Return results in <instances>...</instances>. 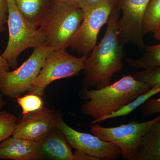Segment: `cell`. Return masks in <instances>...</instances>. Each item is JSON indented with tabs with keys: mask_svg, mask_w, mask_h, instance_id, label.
<instances>
[{
	"mask_svg": "<svg viewBox=\"0 0 160 160\" xmlns=\"http://www.w3.org/2000/svg\"><path fill=\"white\" fill-rule=\"evenodd\" d=\"M19 11L26 19L39 26L54 0H14Z\"/></svg>",
	"mask_w": 160,
	"mask_h": 160,
	"instance_id": "obj_15",
	"label": "cell"
},
{
	"mask_svg": "<svg viewBox=\"0 0 160 160\" xmlns=\"http://www.w3.org/2000/svg\"><path fill=\"white\" fill-rule=\"evenodd\" d=\"M118 5V0H104L84 12L82 24L69 47L80 55L88 57L96 46L100 29L107 23Z\"/></svg>",
	"mask_w": 160,
	"mask_h": 160,
	"instance_id": "obj_8",
	"label": "cell"
},
{
	"mask_svg": "<svg viewBox=\"0 0 160 160\" xmlns=\"http://www.w3.org/2000/svg\"><path fill=\"white\" fill-rule=\"evenodd\" d=\"M103 1L104 0H78L77 3L83 12H85L95 7Z\"/></svg>",
	"mask_w": 160,
	"mask_h": 160,
	"instance_id": "obj_24",
	"label": "cell"
},
{
	"mask_svg": "<svg viewBox=\"0 0 160 160\" xmlns=\"http://www.w3.org/2000/svg\"><path fill=\"white\" fill-rule=\"evenodd\" d=\"M17 120L14 114L0 110V143L12 136Z\"/></svg>",
	"mask_w": 160,
	"mask_h": 160,
	"instance_id": "obj_19",
	"label": "cell"
},
{
	"mask_svg": "<svg viewBox=\"0 0 160 160\" xmlns=\"http://www.w3.org/2000/svg\"><path fill=\"white\" fill-rule=\"evenodd\" d=\"M54 129L38 142L40 158L45 157L53 160H75L74 153L66 138L61 131L58 132L53 130Z\"/></svg>",
	"mask_w": 160,
	"mask_h": 160,
	"instance_id": "obj_13",
	"label": "cell"
},
{
	"mask_svg": "<svg viewBox=\"0 0 160 160\" xmlns=\"http://www.w3.org/2000/svg\"><path fill=\"white\" fill-rule=\"evenodd\" d=\"M59 1H63V2H73L77 3L78 0H59Z\"/></svg>",
	"mask_w": 160,
	"mask_h": 160,
	"instance_id": "obj_29",
	"label": "cell"
},
{
	"mask_svg": "<svg viewBox=\"0 0 160 160\" xmlns=\"http://www.w3.org/2000/svg\"><path fill=\"white\" fill-rule=\"evenodd\" d=\"M58 117L54 110L44 107L23 115L17 122L12 136L38 142L56 128Z\"/></svg>",
	"mask_w": 160,
	"mask_h": 160,
	"instance_id": "obj_11",
	"label": "cell"
},
{
	"mask_svg": "<svg viewBox=\"0 0 160 160\" xmlns=\"http://www.w3.org/2000/svg\"><path fill=\"white\" fill-rule=\"evenodd\" d=\"M10 66L8 62L0 55V75L4 71H9Z\"/></svg>",
	"mask_w": 160,
	"mask_h": 160,
	"instance_id": "obj_26",
	"label": "cell"
},
{
	"mask_svg": "<svg viewBox=\"0 0 160 160\" xmlns=\"http://www.w3.org/2000/svg\"><path fill=\"white\" fill-rule=\"evenodd\" d=\"M6 102L3 99L2 96V94H0V109H2L3 106L6 105Z\"/></svg>",
	"mask_w": 160,
	"mask_h": 160,
	"instance_id": "obj_28",
	"label": "cell"
},
{
	"mask_svg": "<svg viewBox=\"0 0 160 160\" xmlns=\"http://www.w3.org/2000/svg\"><path fill=\"white\" fill-rule=\"evenodd\" d=\"M149 0H118V6L122 16L117 23L120 43L132 44L140 49H145L142 25L144 13Z\"/></svg>",
	"mask_w": 160,
	"mask_h": 160,
	"instance_id": "obj_10",
	"label": "cell"
},
{
	"mask_svg": "<svg viewBox=\"0 0 160 160\" xmlns=\"http://www.w3.org/2000/svg\"><path fill=\"white\" fill-rule=\"evenodd\" d=\"M160 118V114L152 119L143 122H131L116 127H102L98 123L92 124L90 131L100 139L116 145L121 156L131 160L139 146L142 139L155 122Z\"/></svg>",
	"mask_w": 160,
	"mask_h": 160,
	"instance_id": "obj_7",
	"label": "cell"
},
{
	"mask_svg": "<svg viewBox=\"0 0 160 160\" xmlns=\"http://www.w3.org/2000/svg\"><path fill=\"white\" fill-rule=\"evenodd\" d=\"M39 159L38 142L23 138L12 137L0 143V159Z\"/></svg>",
	"mask_w": 160,
	"mask_h": 160,
	"instance_id": "obj_12",
	"label": "cell"
},
{
	"mask_svg": "<svg viewBox=\"0 0 160 160\" xmlns=\"http://www.w3.org/2000/svg\"><path fill=\"white\" fill-rule=\"evenodd\" d=\"M142 56L138 59L128 58L126 62L135 69H148L160 67V44L146 46Z\"/></svg>",
	"mask_w": 160,
	"mask_h": 160,
	"instance_id": "obj_16",
	"label": "cell"
},
{
	"mask_svg": "<svg viewBox=\"0 0 160 160\" xmlns=\"http://www.w3.org/2000/svg\"><path fill=\"white\" fill-rule=\"evenodd\" d=\"M160 25V0H149L143 17L142 31L143 35L154 33Z\"/></svg>",
	"mask_w": 160,
	"mask_h": 160,
	"instance_id": "obj_18",
	"label": "cell"
},
{
	"mask_svg": "<svg viewBox=\"0 0 160 160\" xmlns=\"http://www.w3.org/2000/svg\"><path fill=\"white\" fill-rule=\"evenodd\" d=\"M57 128L66 138L70 146L98 160L118 159L121 153L118 147L113 143L100 139L94 135L80 132L66 124L59 116Z\"/></svg>",
	"mask_w": 160,
	"mask_h": 160,
	"instance_id": "obj_9",
	"label": "cell"
},
{
	"mask_svg": "<svg viewBox=\"0 0 160 160\" xmlns=\"http://www.w3.org/2000/svg\"><path fill=\"white\" fill-rule=\"evenodd\" d=\"M73 153L74 155L75 160H98L97 158L90 156L77 150Z\"/></svg>",
	"mask_w": 160,
	"mask_h": 160,
	"instance_id": "obj_25",
	"label": "cell"
},
{
	"mask_svg": "<svg viewBox=\"0 0 160 160\" xmlns=\"http://www.w3.org/2000/svg\"><path fill=\"white\" fill-rule=\"evenodd\" d=\"M83 18L84 12L77 3L54 0L39 28L46 36V45L53 50H66Z\"/></svg>",
	"mask_w": 160,
	"mask_h": 160,
	"instance_id": "obj_3",
	"label": "cell"
},
{
	"mask_svg": "<svg viewBox=\"0 0 160 160\" xmlns=\"http://www.w3.org/2000/svg\"><path fill=\"white\" fill-rule=\"evenodd\" d=\"M87 57L77 58L66 50H53L48 54L38 75L29 89V93L42 97L45 89L55 80L78 76L86 65Z\"/></svg>",
	"mask_w": 160,
	"mask_h": 160,
	"instance_id": "obj_6",
	"label": "cell"
},
{
	"mask_svg": "<svg viewBox=\"0 0 160 160\" xmlns=\"http://www.w3.org/2000/svg\"><path fill=\"white\" fill-rule=\"evenodd\" d=\"M120 11L117 5L109 17L104 37L87 58L83 70L84 88L106 87L111 84L113 76L123 69L125 52L124 45L119 40L117 28Z\"/></svg>",
	"mask_w": 160,
	"mask_h": 160,
	"instance_id": "obj_1",
	"label": "cell"
},
{
	"mask_svg": "<svg viewBox=\"0 0 160 160\" xmlns=\"http://www.w3.org/2000/svg\"><path fill=\"white\" fill-rule=\"evenodd\" d=\"M141 112L144 116L160 113V98H151L141 106Z\"/></svg>",
	"mask_w": 160,
	"mask_h": 160,
	"instance_id": "obj_22",
	"label": "cell"
},
{
	"mask_svg": "<svg viewBox=\"0 0 160 160\" xmlns=\"http://www.w3.org/2000/svg\"><path fill=\"white\" fill-rule=\"evenodd\" d=\"M8 9L6 0H0V33L5 30L8 18Z\"/></svg>",
	"mask_w": 160,
	"mask_h": 160,
	"instance_id": "obj_23",
	"label": "cell"
},
{
	"mask_svg": "<svg viewBox=\"0 0 160 160\" xmlns=\"http://www.w3.org/2000/svg\"><path fill=\"white\" fill-rule=\"evenodd\" d=\"M8 6L7 23L9 40L6 49L2 55L10 67L17 68L18 59L22 52L28 48H37L46 45L45 34L34 24L21 14L14 0H6Z\"/></svg>",
	"mask_w": 160,
	"mask_h": 160,
	"instance_id": "obj_4",
	"label": "cell"
},
{
	"mask_svg": "<svg viewBox=\"0 0 160 160\" xmlns=\"http://www.w3.org/2000/svg\"><path fill=\"white\" fill-rule=\"evenodd\" d=\"M150 89L132 75L124 76L101 89L82 87L80 97L87 101L83 104L81 109L86 115L94 120L98 119L118 111Z\"/></svg>",
	"mask_w": 160,
	"mask_h": 160,
	"instance_id": "obj_2",
	"label": "cell"
},
{
	"mask_svg": "<svg viewBox=\"0 0 160 160\" xmlns=\"http://www.w3.org/2000/svg\"><path fill=\"white\" fill-rule=\"evenodd\" d=\"M132 76L135 79L144 83L150 89L154 86H158L160 89V67L138 71ZM159 94L160 98V92Z\"/></svg>",
	"mask_w": 160,
	"mask_h": 160,
	"instance_id": "obj_21",
	"label": "cell"
},
{
	"mask_svg": "<svg viewBox=\"0 0 160 160\" xmlns=\"http://www.w3.org/2000/svg\"><path fill=\"white\" fill-rule=\"evenodd\" d=\"M131 160H160V118L143 136Z\"/></svg>",
	"mask_w": 160,
	"mask_h": 160,
	"instance_id": "obj_14",
	"label": "cell"
},
{
	"mask_svg": "<svg viewBox=\"0 0 160 160\" xmlns=\"http://www.w3.org/2000/svg\"><path fill=\"white\" fill-rule=\"evenodd\" d=\"M18 105L22 109V114L26 115L37 111L43 107V101L42 97L29 93L23 97L16 98Z\"/></svg>",
	"mask_w": 160,
	"mask_h": 160,
	"instance_id": "obj_20",
	"label": "cell"
},
{
	"mask_svg": "<svg viewBox=\"0 0 160 160\" xmlns=\"http://www.w3.org/2000/svg\"><path fill=\"white\" fill-rule=\"evenodd\" d=\"M52 50L46 44L35 48L29 58L19 67L12 71H3L0 75V92L8 97L17 98L29 91Z\"/></svg>",
	"mask_w": 160,
	"mask_h": 160,
	"instance_id": "obj_5",
	"label": "cell"
},
{
	"mask_svg": "<svg viewBox=\"0 0 160 160\" xmlns=\"http://www.w3.org/2000/svg\"><path fill=\"white\" fill-rule=\"evenodd\" d=\"M160 92V88L158 86H154L149 89V91L141 95L135 99L126 104L118 111L108 115L100 118L98 119L94 120L91 124L101 122L103 121L114 118L126 116L138 108L139 106H142L147 100L153 97L156 95L159 94Z\"/></svg>",
	"mask_w": 160,
	"mask_h": 160,
	"instance_id": "obj_17",
	"label": "cell"
},
{
	"mask_svg": "<svg viewBox=\"0 0 160 160\" xmlns=\"http://www.w3.org/2000/svg\"><path fill=\"white\" fill-rule=\"evenodd\" d=\"M154 34L155 38L160 41V25L157 31L154 32Z\"/></svg>",
	"mask_w": 160,
	"mask_h": 160,
	"instance_id": "obj_27",
	"label": "cell"
}]
</instances>
